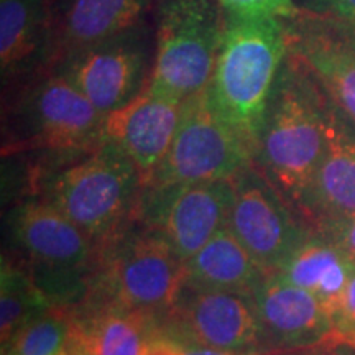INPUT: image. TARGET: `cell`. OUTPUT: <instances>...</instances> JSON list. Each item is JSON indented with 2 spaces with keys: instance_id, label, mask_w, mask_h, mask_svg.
I'll return each instance as SVG.
<instances>
[{
  "instance_id": "1",
  "label": "cell",
  "mask_w": 355,
  "mask_h": 355,
  "mask_svg": "<svg viewBox=\"0 0 355 355\" xmlns=\"http://www.w3.org/2000/svg\"><path fill=\"white\" fill-rule=\"evenodd\" d=\"M329 110V96L288 51L266 104L254 163L301 217L326 152Z\"/></svg>"
},
{
  "instance_id": "28",
  "label": "cell",
  "mask_w": 355,
  "mask_h": 355,
  "mask_svg": "<svg viewBox=\"0 0 355 355\" xmlns=\"http://www.w3.org/2000/svg\"><path fill=\"white\" fill-rule=\"evenodd\" d=\"M141 355H184V347L157 327L145 339Z\"/></svg>"
},
{
  "instance_id": "15",
  "label": "cell",
  "mask_w": 355,
  "mask_h": 355,
  "mask_svg": "<svg viewBox=\"0 0 355 355\" xmlns=\"http://www.w3.org/2000/svg\"><path fill=\"white\" fill-rule=\"evenodd\" d=\"M56 63L50 2L0 0V76L3 92L51 71Z\"/></svg>"
},
{
  "instance_id": "32",
  "label": "cell",
  "mask_w": 355,
  "mask_h": 355,
  "mask_svg": "<svg viewBox=\"0 0 355 355\" xmlns=\"http://www.w3.org/2000/svg\"><path fill=\"white\" fill-rule=\"evenodd\" d=\"M69 355H87V354H84V352H81V350H79V352H73V354H69Z\"/></svg>"
},
{
  "instance_id": "4",
  "label": "cell",
  "mask_w": 355,
  "mask_h": 355,
  "mask_svg": "<svg viewBox=\"0 0 355 355\" xmlns=\"http://www.w3.org/2000/svg\"><path fill=\"white\" fill-rule=\"evenodd\" d=\"M141 189L135 163L104 140L86 155L40 175L35 194L101 243L135 217Z\"/></svg>"
},
{
  "instance_id": "26",
  "label": "cell",
  "mask_w": 355,
  "mask_h": 355,
  "mask_svg": "<svg viewBox=\"0 0 355 355\" xmlns=\"http://www.w3.org/2000/svg\"><path fill=\"white\" fill-rule=\"evenodd\" d=\"M313 230L339 247L350 260L355 261V214L327 220Z\"/></svg>"
},
{
  "instance_id": "7",
  "label": "cell",
  "mask_w": 355,
  "mask_h": 355,
  "mask_svg": "<svg viewBox=\"0 0 355 355\" xmlns=\"http://www.w3.org/2000/svg\"><path fill=\"white\" fill-rule=\"evenodd\" d=\"M155 55L148 86L186 101L209 86L224 35L217 0H157L152 12Z\"/></svg>"
},
{
  "instance_id": "11",
  "label": "cell",
  "mask_w": 355,
  "mask_h": 355,
  "mask_svg": "<svg viewBox=\"0 0 355 355\" xmlns=\"http://www.w3.org/2000/svg\"><path fill=\"white\" fill-rule=\"evenodd\" d=\"M158 329L180 344L263 354L254 296L183 286L171 308L158 318Z\"/></svg>"
},
{
  "instance_id": "19",
  "label": "cell",
  "mask_w": 355,
  "mask_h": 355,
  "mask_svg": "<svg viewBox=\"0 0 355 355\" xmlns=\"http://www.w3.org/2000/svg\"><path fill=\"white\" fill-rule=\"evenodd\" d=\"M76 349L87 355H141L145 339L158 327V316L112 303L83 301L69 309Z\"/></svg>"
},
{
  "instance_id": "9",
  "label": "cell",
  "mask_w": 355,
  "mask_h": 355,
  "mask_svg": "<svg viewBox=\"0 0 355 355\" xmlns=\"http://www.w3.org/2000/svg\"><path fill=\"white\" fill-rule=\"evenodd\" d=\"M155 38L150 21L61 55L53 66L107 117L135 101L148 86Z\"/></svg>"
},
{
  "instance_id": "3",
  "label": "cell",
  "mask_w": 355,
  "mask_h": 355,
  "mask_svg": "<svg viewBox=\"0 0 355 355\" xmlns=\"http://www.w3.org/2000/svg\"><path fill=\"white\" fill-rule=\"evenodd\" d=\"M286 53L283 19L225 12L224 35L207 94L254 155L266 104Z\"/></svg>"
},
{
  "instance_id": "8",
  "label": "cell",
  "mask_w": 355,
  "mask_h": 355,
  "mask_svg": "<svg viewBox=\"0 0 355 355\" xmlns=\"http://www.w3.org/2000/svg\"><path fill=\"white\" fill-rule=\"evenodd\" d=\"M254 163V150L214 107L207 87L183 102L170 150L144 189L232 180Z\"/></svg>"
},
{
  "instance_id": "12",
  "label": "cell",
  "mask_w": 355,
  "mask_h": 355,
  "mask_svg": "<svg viewBox=\"0 0 355 355\" xmlns=\"http://www.w3.org/2000/svg\"><path fill=\"white\" fill-rule=\"evenodd\" d=\"M232 183H206L141 189L135 217L162 235L186 261L196 255L220 229L227 227Z\"/></svg>"
},
{
  "instance_id": "16",
  "label": "cell",
  "mask_w": 355,
  "mask_h": 355,
  "mask_svg": "<svg viewBox=\"0 0 355 355\" xmlns=\"http://www.w3.org/2000/svg\"><path fill=\"white\" fill-rule=\"evenodd\" d=\"M183 102L146 86L135 101L105 117L104 140L135 163L144 184L170 150Z\"/></svg>"
},
{
  "instance_id": "23",
  "label": "cell",
  "mask_w": 355,
  "mask_h": 355,
  "mask_svg": "<svg viewBox=\"0 0 355 355\" xmlns=\"http://www.w3.org/2000/svg\"><path fill=\"white\" fill-rule=\"evenodd\" d=\"M74 321L68 308H53L28 319L2 345L3 355H69L74 350Z\"/></svg>"
},
{
  "instance_id": "20",
  "label": "cell",
  "mask_w": 355,
  "mask_h": 355,
  "mask_svg": "<svg viewBox=\"0 0 355 355\" xmlns=\"http://www.w3.org/2000/svg\"><path fill=\"white\" fill-rule=\"evenodd\" d=\"M266 275L232 230L224 227L184 261L183 286L254 296Z\"/></svg>"
},
{
  "instance_id": "22",
  "label": "cell",
  "mask_w": 355,
  "mask_h": 355,
  "mask_svg": "<svg viewBox=\"0 0 355 355\" xmlns=\"http://www.w3.org/2000/svg\"><path fill=\"white\" fill-rule=\"evenodd\" d=\"M53 308L25 265L2 257L0 272V337L6 345L10 337L33 316Z\"/></svg>"
},
{
  "instance_id": "29",
  "label": "cell",
  "mask_w": 355,
  "mask_h": 355,
  "mask_svg": "<svg viewBox=\"0 0 355 355\" xmlns=\"http://www.w3.org/2000/svg\"><path fill=\"white\" fill-rule=\"evenodd\" d=\"M309 355H355V347L339 339H331L316 347H311Z\"/></svg>"
},
{
  "instance_id": "25",
  "label": "cell",
  "mask_w": 355,
  "mask_h": 355,
  "mask_svg": "<svg viewBox=\"0 0 355 355\" xmlns=\"http://www.w3.org/2000/svg\"><path fill=\"white\" fill-rule=\"evenodd\" d=\"M336 337L355 347V261L345 286L343 301L332 316Z\"/></svg>"
},
{
  "instance_id": "17",
  "label": "cell",
  "mask_w": 355,
  "mask_h": 355,
  "mask_svg": "<svg viewBox=\"0 0 355 355\" xmlns=\"http://www.w3.org/2000/svg\"><path fill=\"white\" fill-rule=\"evenodd\" d=\"M355 214V122L331 101L327 145L306 199L303 219L311 229Z\"/></svg>"
},
{
  "instance_id": "10",
  "label": "cell",
  "mask_w": 355,
  "mask_h": 355,
  "mask_svg": "<svg viewBox=\"0 0 355 355\" xmlns=\"http://www.w3.org/2000/svg\"><path fill=\"white\" fill-rule=\"evenodd\" d=\"M227 227L265 273H275L308 237L311 227L255 163L232 180Z\"/></svg>"
},
{
  "instance_id": "5",
  "label": "cell",
  "mask_w": 355,
  "mask_h": 355,
  "mask_svg": "<svg viewBox=\"0 0 355 355\" xmlns=\"http://www.w3.org/2000/svg\"><path fill=\"white\" fill-rule=\"evenodd\" d=\"M97 245L94 273L81 301L112 303L158 318L171 308L183 288L184 261L162 235L133 217Z\"/></svg>"
},
{
  "instance_id": "13",
  "label": "cell",
  "mask_w": 355,
  "mask_h": 355,
  "mask_svg": "<svg viewBox=\"0 0 355 355\" xmlns=\"http://www.w3.org/2000/svg\"><path fill=\"white\" fill-rule=\"evenodd\" d=\"M283 21L288 51L308 66L329 99L355 122V21L301 10Z\"/></svg>"
},
{
  "instance_id": "24",
  "label": "cell",
  "mask_w": 355,
  "mask_h": 355,
  "mask_svg": "<svg viewBox=\"0 0 355 355\" xmlns=\"http://www.w3.org/2000/svg\"><path fill=\"white\" fill-rule=\"evenodd\" d=\"M225 12L243 17H278L290 19L300 12L295 0H217Z\"/></svg>"
},
{
  "instance_id": "2",
  "label": "cell",
  "mask_w": 355,
  "mask_h": 355,
  "mask_svg": "<svg viewBox=\"0 0 355 355\" xmlns=\"http://www.w3.org/2000/svg\"><path fill=\"white\" fill-rule=\"evenodd\" d=\"M2 155L42 153L44 170L86 155L104 141L105 117L60 74L48 71L8 92Z\"/></svg>"
},
{
  "instance_id": "6",
  "label": "cell",
  "mask_w": 355,
  "mask_h": 355,
  "mask_svg": "<svg viewBox=\"0 0 355 355\" xmlns=\"http://www.w3.org/2000/svg\"><path fill=\"white\" fill-rule=\"evenodd\" d=\"M7 225L51 306L69 309L86 296L99 250L94 239L37 194L12 207Z\"/></svg>"
},
{
  "instance_id": "31",
  "label": "cell",
  "mask_w": 355,
  "mask_h": 355,
  "mask_svg": "<svg viewBox=\"0 0 355 355\" xmlns=\"http://www.w3.org/2000/svg\"><path fill=\"white\" fill-rule=\"evenodd\" d=\"M309 349H298V350H273V352H263L257 355H309Z\"/></svg>"
},
{
  "instance_id": "18",
  "label": "cell",
  "mask_w": 355,
  "mask_h": 355,
  "mask_svg": "<svg viewBox=\"0 0 355 355\" xmlns=\"http://www.w3.org/2000/svg\"><path fill=\"white\" fill-rule=\"evenodd\" d=\"M56 60L84 44L146 24L157 0H48ZM55 66V64H53Z\"/></svg>"
},
{
  "instance_id": "14",
  "label": "cell",
  "mask_w": 355,
  "mask_h": 355,
  "mask_svg": "<svg viewBox=\"0 0 355 355\" xmlns=\"http://www.w3.org/2000/svg\"><path fill=\"white\" fill-rule=\"evenodd\" d=\"M263 352L298 350L337 339L324 306L309 291L268 273L254 293Z\"/></svg>"
},
{
  "instance_id": "30",
  "label": "cell",
  "mask_w": 355,
  "mask_h": 355,
  "mask_svg": "<svg viewBox=\"0 0 355 355\" xmlns=\"http://www.w3.org/2000/svg\"><path fill=\"white\" fill-rule=\"evenodd\" d=\"M183 347H184V355H245L239 352H230V350L202 347V345H193V344H183Z\"/></svg>"
},
{
  "instance_id": "21",
  "label": "cell",
  "mask_w": 355,
  "mask_h": 355,
  "mask_svg": "<svg viewBox=\"0 0 355 355\" xmlns=\"http://www.w3.org/2000/svg\"><path fill=\"white\" fill-rule=\"evenodd\" d=\"M352 268L354 261L339 247L311 229L308 237L275 273L316 296L332 318L343 301Z\"/></svg>"
},
{
  "instance_id": "27",
  "label": "cell",
  "mask_w": 355,
  "mask_h": 355,
  "mask_svg": "<svg viewBox=\"0 0 355 355\" xmlns=\"http://www.w3.org/2000/svg\"><path fill=\"white\" fill-rule=\"evenodd\" d=\"M301 12L355 21V0H295Z\"/></svg>"
}]
</instances>
